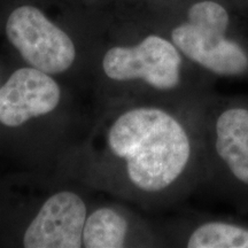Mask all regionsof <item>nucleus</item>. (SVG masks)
<instances>
[{
  "label": "nucleus",
  "mask_w": 248,
  "mask_h": 248,
  "mask_svg": "<svg viewBox=\"0 0 248 248\" xmlns=\"http://www.w3.org/2000/svg\"><path fill=\"white\" fill-rule=\"evenodd\" d=\"M89 208L73 190H59L43 201L24 229V248H82Z\"/></svg>",
  "instance_id": "nucleus-6"
},
{
  "label": "nucleus",
  "mask_w": 248,
  "mask_h": 248,
  "mask_svg": "<svg viewBox=\"0 0 248 248\" xmlns=\"http://www.w3.org/2000/svg\"><path fill=\"white\" fill-rule=\"evenodd\" d=\"M203 99H144L108 114L90 142V160L98 169L94 173L107 176L116 188L148 206L184 198L204 178Z\"/></svg>",
  "instance_id": "nucleus-1"
},
{
  "label": "nucleus",
  "mask_w": 248,
  "mask_h": 248,
  "mask_svg": "<svg viewBox=\"0 0 248 248\" xmlns=\"http://www.w3.org/2000/svg\"><path fill=\"white\" fill-rule=\"evenodd\" d=\"M6 36L27 66L52 76L67 73L76 62L70 36L36 6L15 8L6 21Z\"/></svg>",
  "instance_id": "nucleus-5"
},
{
  "label": "nucleus",
  "mask_w": 248,
  "mask_h": 248,
  "mask_svg": "<svg viewBox=\"0 0 248 248\" xmlns=\"http://www.w3.org/2000/svg\"><path fill=\"white\" fill-rule=\"evenodd\" d=\"M101 71L111 82L135 85L144 99L168 102L201 100L213 93L215 82L186 60L169 37L159 33L108 48Z\"/></svg>",
  "instance_id": "nucleus-2"
},
{
  "label": "nucleus",
  "mask_w": 248,
  "mask_h": 248,
  "mask_svg": "<svg viewBox=\"0 0 248 248\" xmlns=\"http://www.w3.org/2000/svg\"><path fill=\"white\" fill-rule=\"evenodd\" d=\"M144 225L136 226L132 216H126L123 210L110 206H101L92 209L86 216L82 234L84 248H120L135 243V237L144 245L152 246L159 243L156 234L150 233Z\"/></svg>",
  "instance_id": "nucleus-8"
},
{
  "label": "nucleus",
  "mask_w": 248,
  "mask_h": 248,
  "mask_svg": "<svg viewBox=\"0 0 248 248\" xmlns=\"http://www.w3.org/2000/svg\"><path fill=\"white\" fill-rule=\"evenodd\" d=\"M171 243L188 248H248V221L230 216H201L171 232Z\"/></svg>",
  "instance_id": "nucleus-9"
},
{
  "label": "nucleus",
  "mask_w": 248,
  "mask_h": 248,
  "mask_svg": "<svg viewBox=\"0 0 248 248\" xmlns=\"http://www.w3.org/2000/svg\"><path fill=\"white\" fill-rule=\"evenodd\" d=\"M169 38L191 64L215 79L248 80V38L219 0H197L170 28Z\"/></svg>",
  "instance_id": "nucleus-4"
},
{
  "label": "nucleus",
  "mask_w": 248,
  "mask_h": 248,
  "mask_svg": "<svg viewBox=\"0 0 248 248\" xmlns=\"http://www.w3.org/2000/svg\"><path fill=\"white\" fill-rule=\"evenodd\" d=\"M203 183L248 213V94L210 93L200 108Z\"/></svg>",
  "instance_id": "nucleus-3"
},
{
  "label": "nucleus",
  "mask_w": 248,
  "mask_h": 248,
  "mask_svg": "<svg viewBox=\"0 0 248 248\" xmlns=\"http://www.w3.org/2000/svg\"><path fill=\"white\" fill-rule=\"evenodd\" d=\"M61 101L62 89L55 76L30 66L21 67L0 86V124L18 129L53 114Z\"/></svg>",
  "instance_id": "nucleus-7"
}]
</instances>
